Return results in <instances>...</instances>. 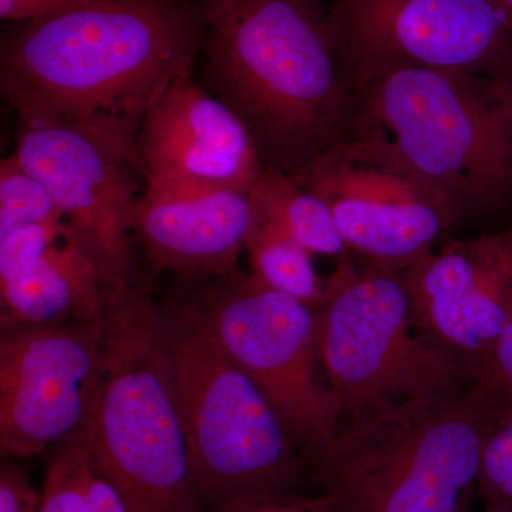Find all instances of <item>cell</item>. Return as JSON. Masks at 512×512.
Listing matches in <instances>:
<instances>
[{"mask_svg":"<svg viewBox=\"0 0 512 512\" xmlns=\"http://www.w3.org/2000/svg\"><path fill=\"white\" fill-rule=\"evenodd\" d=\"M208 28L194 0H86L6 30L0 90L18 117L141 124L190 74Z\"/></svg>","mask_w":512,"mask_h":512,"instance_id":"6da1fadb","label":"cell"},{"mask_svg":"<svg viewBox=\"0 0 512 512\" xmlns=\"http://www.w3.org/2000/svg\"><path fill=\"white\" fill-rule=\"evenodd\" d=\"M205 8V89L237 114L265 167L296 175L346 137L356 93L323 0H218Z\"/></svg>","mask_w":512,"mask_h":512,"instance_id":"7a4b0ae2","label":"cell"},{"mask_svg":"<svg viewBox=\"0 0 512 512\" xmlns=\"http://www.w3.org/2000/svg\"><path fill=\"white\" fill-rule=\"evenodd\" d=\"M511 409L471 382L342 421L311 483L342 512H473L485 443Z\"/></svg>","mask_w":512,"mask_h":512,"instance_id":"3957f363","label":"cell"},{"mask_svg":"<svg viewBox=\"0 0 512 512\" xmlns=\"http://www.w3.org/2000/svg\"><path fill=\"white\" fill-rule=\"evenodd\" d=\"M74 440L128 511L204 512L175 396L163 308L140 279L107 291L99 389Z\"/></svg>","mask_w":512,"mask_h":512,"instance_id":"277c9868","label":"cell"},{"mask_svg":"<svg viewBox=\"0 0 512 512\" xmlns=\"http://www.w3.org/2000/svg\"><path fill=\"white\" fill-rule=\"evenodd\" d=\"M346 136L372 137L451 224L512 204V82L404 66L356 93Z\"/></svg>","mask_w":512,"mask_h":512,"instance_id":"5b68a950","label":"cell"},{"mask_svg":"<svg viewBox=\"0 0 512 512\" xmlns=\"http://www.w3.org/2000/svg\"><path fill=\"white\" fill-rule=\"evenodd\" d=\"M175 396L204 512L249 495L299 493L308 461L265 394L232 362L197 299L161 303Z\"/></svg>","mask_w":512,"mask_h":512,"instance_id":"8992f818","label":"cell"},{"mask_svg":"<svg viewBox=\"0 0 512 512\" xmlns=\"http://www.w3.org/2000/svg\"><path fill=\"white\" fill-rule=\"evenodd\" d=\"M404 272L359 269L348 252L325 279L318 350L342 421L477 382L417 333Z\"/></svg>","mask_w":512,"mask_h":512,"instance_id":"52a82bcc","label":"cell"},{"mask_svg":"<svg viewBox=\"0 0 512 512\" xmlns=\"http://www.w3.org/2000/svg\"><path fill=\"white\" fill-rule=\"evenodd\" d=\"M13 156L46 185L70 234L97 266L107 291L138 281L131 212L136 204L140 123L18 117Z\"/></svg>","mask_w":512,"mask_h":512,"instance_id":"ba28073f","label":"cell"},{"mask_svg":"<svg viewBox=\"0 0 512 512\" xmlns=\"http://www.w3.org/2000/svg\"><path fill=\"white\" fill-rule=\"evenodd\" d=\"M204 284L195 299L218 342L265 394L309 466L342 423L339 400L316 375L315 309L241 269Z\"/></svg>","mask_w":512,"mask_h":512,"instance_id":"9c48e42d","label":"cell"},{"mask_svg":"<svg viewBox=\"0 0 512 512\" xmlns=\"http://www.w3.org/2000/svg\"><path fill=\"white\" fill-rule=\"evenodd\" d=\"M328 22L355 93L404 66L512 82V23L500 0H332Z\"/></svg>","mask_w":512,"mask_h":512,"instance_id":"30bf717a","label":"cell"},{"mask_svg":"<svg viewBox=\"0 0 512 512\" xmlns=\"http://www.w3.org/2000/svg\"><path fill=\"white\" fill-rule=\"evenodd\" d=\"M325 201L349 252L407 271L433 251L450 218L382 141L346 136L296 175Z\"/></svg>","mask_w":512,"mask_h":512,"instance_id":"8fae6325","label":"cell"},{"mask_svg":"<svg viewBox=\"0 0 512 512\" xmlns=\"http://www.w3.org/2000/svg\"><path fill=\"white\" fill-rule=\"evenodd\" d=\"M104 315L60 325L2 329L0 451L30 458L82 434L99 389Z\"/></svg>","mask_w":512,"mask_h":512,"instance_id":"7c38bea8","label":"cell"},{"mask_svg":"<svg viewBox=\"0 0 512 512\" xmlns=\"http://www.w3.org/2000/svg\"><path fill=\"white\" fill-rule=\"evenodd\" d=\"M404 276L417 333L480 382L512 318V224L448 241Z\"/></svg>","mask_w":512,"mask_h":512,"instance_id":"4fadbf2b","label":"cell"},{"mask_svg":"<svg viewBox=\"0 0 512 512\" xmlns=\"http://www.w3.org/2000/svg\"><path fill=\"white\" fill-rule=\"evenodd\" d=\"M136 151L146 190L171 197L249 194L265 167L237 114L191 74L175 80L144 114Z\"/></svg>","mask_w":512,"mask_h":512,"instance_id":"5bb4252c","label":"cell"},{"mask_svg":"<svg viewBox=\"0 0 512 512\" xmlns=\"http://www.w3.org/2000/svg\"><path fill=\"white\" fill-rule=\"evenodd\" d=\"M249 221L245 192L171 197L144 190L131 212V231L157 271L204 282L238 271Z\"/></svg>","mask_w":512,"mask_h":512,"instance_id":"9a60e30c","label":"cell"},{"mask_svg":"<svg viewBox=\"0 0 512 512\" xmlns=\"http://www.w3.org/2000/svg\"><path fill=\"white\" fill-rule=\"evenodd\" d=\"M106 302L97 266L69 229L28 268L0 282V323L15 329L96 320Z\"/></svg>","mask_w":512,"mask_h":512,"instance_id":"2e32d148","label":"cell"},{"mask_svg":"<svg viewBox=\"0 0 512 512\" xmlns=\"http://www.w3.org/2000/svg\"><path fill=\"white\" fill-rule=\"evenodd\" d=\"M249 204L256 214L281 225L312 255L339 259L349 252L328 204L292 175L262 168L249 192Z\"/></svg>","mask_w":512,"mask_h":512,"instance_id":"e0dca14e","label":"cell"},{"mask_svg":"<svg viewBox=\"0 0 512 512\" xmlns=\"http://www.w3.org/2000/svg\"><path fill=\"white\" fill-rule=\"evenodd\" d=\"M244 248L252 274L275 291L318 308L325 296V279L316 274L311 252L281 225L251 210Z\"/></svg>","mask_w":512,"mask_h":512,"instance_id":"ac0fdd59","label":"cell"},{"mask_svg":"<svg viewBox=\"0 0 512 512\" xmlns=\"http://www.w3.org/2000/svg\"><path fill=\"white\" fill-rule=\"evenodd\" d=\"M66 221L46 185L29 173L18 158L0 163V238L18 229Z\"/></svg>","mask_w":512,"mask_h":512,"instance_id":"d6986e66","label":"cell"},{"mask_svg":"<svg viewBox=\"0 0 512 512\" xmlns=\"http://www.w3.org/2000/svg\"><path fill=\"white\" fill-rule=\"evenodd\" d=\"M89 474L90 467L79 441L57 448L40 490L39 512H93Z\"/></svg>","mask_w":512,"mask_h":512,"instance_id":"ffe728a7","label":"cell"},{"mask_svg":"<svg viewBox=\"0 0 512 512\" xmlns=\"http://www.w3.org/2000/svg\"><path fill=\"white\" fill-rule=\"evenodd\" d=\"M477 497L483 510L512 512V409L485 443Z\"/></svg>","mask_w":512,"mask_h":512,"instance_id":"44dd1931","label":"cell"},{"mask_svg":"<svg viewBox=\"0 0 512 512\" xmlns=\"http://www.w3.org/2000/svg\"><path fill=\"white\" fill-rule=\"evenodd\" d=\"M67 232L66 221H52L18 229L0 238V282L28 268L50 245L66 237Z\"/></svg>","mask_w":512,"mask_h":512,"instance_id":"7402d4cb","label":"cell"},{"mask_svg":"<svg viewBox=\"0 0 512 512\" xmlns=\"http://www.w3.org/2000/svg\"><path fill=\"white\" fill-rule=\"evenodd\" d=\"M215 512H342L325 495L303 497L299 493L249 495L222 505Z\"/></svg>","mask_w":512,"mask_h":512,"instance_id":"603a6c76","label":"cell"},{"mask_svg":"<svg viewBox=\"0 0 512 512\" xmlns=\"http://www.w3.org/2000/svg\"><path fill=\"white\" fill-rule=\"evenodd\" d=\"M40 491L33 487L28 470L5 458L0 466V512H39Z\"/></svg>","mask_w":512,"mask_h":512,"instance_id":"cb8c5ba5","label":"cell"},{"mask_svg":"<svg viewBox=\"0 0 512 512\" xmlns=\"http://www.w3.org/2000/svg\"><path fill=\"white\" fill-rule=\"evenodd\" d=\"M83 2L86 0H0V18L12 23L32 22Z\"/></svg>","mask_w":512,"mask_h":512,"instance_id":"d4e9b609","label":"cell"},{"mask_svg":"<svg viewBox=\"0 0 512 512\" xmlns=\"http://www.w3.org/2000/svg\"><path fill=\"white\" fill-rule=\"evenodd\" d=\"M480 382L494 387L512 400V318L498 340Z\"/></svg>","mask_w":512,"mask_h":512,"instance_id":"484cf974","label":"cell"},{"mask_svg":"<svg viewBox=\"0 0 512 512\" xmlns=\"http://www.w3.org/2000/svg\"><path fill=\"white\" fill-rule=\"evenodd\" d=\"M89 495L93 512H130L119 493L92 470L89 474Z\"/></svg>","mask_w":512,"mask_h":512,"instance_id":"4316f807","label":"cell"},{"mask_svg":"<svg viewBox=\"0 0 512 512\" xmlns=\"http://www.w3.org/2000/svg\"><path fill=\"white\" fill-rule=\"evenodd\" d=\"M500 2L503 3L504 9L507 10L512 23V0H500Z\"/></svg>","mask_w":512,"mask_h":512,"instance_id":"83f0119b","label":"cell"},{"mask_svg":"<svg viewBox=\"0 0 512 512\" xmlns=\"http://www.w3.org/2000/svg\"><path fill=\"white\" fill-rule=\"evenodd\" d=\"M218 0H205V5H214V3H217Z\"/></svg>","mask_w":512,"mask_h":512,"instance_id":"f1b7e54d","label":"cell"},{"mask_svg":"<svg viewBox=\"0 0 512 512\" xmlns=\"http://www.w3.org/2000/svg\"><path fill=\"white\" fill-rule=\"evenodd\" d=\"M483 512H503V511L484 510Z\"/></svg>","mask_w":512,"mask_h":512,"instance_id":"f546056e","label":"cell"}]
</instances>
